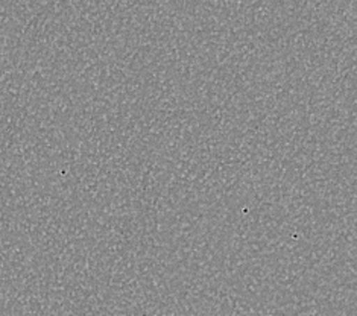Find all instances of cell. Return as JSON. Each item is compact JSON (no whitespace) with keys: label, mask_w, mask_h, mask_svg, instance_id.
I'll return each instance as SVG.
<instances>
[]
</instances>
